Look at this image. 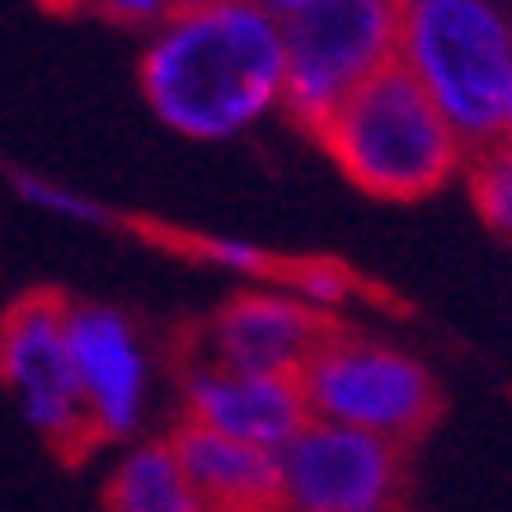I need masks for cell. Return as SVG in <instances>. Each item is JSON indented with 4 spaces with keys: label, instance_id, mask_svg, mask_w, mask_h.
Returning <instances> with one entry per match:
<instances>
[{
    "label": "cell",
    "instance_id": "1",
    "mask_svg": "<svg viewBox=\"0 0 512 512\" xmlns=\"http://www.w3.org/2000/svg\"><path fill=\"white\" fill-rule=\"evenodd\" d=\"M146 109L174 137L217 146L282 113L287 47L264 0H202L146 33L137 62Z\"/></svg>",
    "mask_w": 512,
    "mask_h": 512
},
{
    "label": "cell",
    "instance_id": "2",
    "mask_svg": "<svg viewBox=\"0 0 512 512\" xmlns=\"http://www.w3.org/2000/svg\"><path fill=\"white\" fill-rule=\"evenodd\" d=\"M348 184L381 202H419L456 184L470 146L400 62L348 94L311 132Z\"/></svg>",
    "mask_w": 512,
    "mask_h": 512
},
{
    "label": "cell",
    "instance_id": "3",
    "mask_svg": "<svg viewBox=\"0 0 512 512\" xmlns=\"http://www.w3.org/2000/svg\"><path fill=\"white\" fill-rule=\"evenodd\" d=\"M470 156L503 137L512 80V15L503 0H404L400 57Z\"/></svg>",
    "mask_w": 512,
    "mask_h": 512
},
{
    "label": "cell",
    "instance_id": "4",
    "mask_svg": "<svg viewBox=\"0 0 512 512\" xmlns=\"http://www.w3.org/2000/svg\"><path fill=\"white\" fill-rule=\"evenodd\" d=\"M296 381L311 419L386 437L395 447H414L433 433L442 414V386L433 367L400 343L362 329L334 325Z\"/></svg>",
    "mask_w": 512,
    "mask_h": 512
},
{
    "label": "cell",
    "instance_id": "5",
    "mask_svg": "<svg viewBox=\"0 0 512 512\" xmlns=\"http://www.w3.org/2000/svg\"><path fill=\"white\" fill-rule=\"evenodd\" d=\"M400 15L404 0H325L282 19V47H287L282 113L315 132L348 94L395 66Z\"/></svg>",
    "mask_w": 512,
    "mask_h": 512
},
{
    "label": "cell",
    "instance_id": "6",
    "mask_svg": "<svg viewBox=\"0 0 512 512\" xmlns=\"http://www.w3.org/2000/svg\"><path fill=\"white\" fill-rule=\"evenodd\" d=\"M0 386L19 419L62 456L94 451V433L80 400L76 362L66 343V296L24 292L0 315Z\"/></svg>",
    "mask_w": 512,
    "mask_h": 512
},
{
    "label": "cell",
    "instance_id": "7",
    "mask_svg": "<svg viewBox=\"0 0 512 512\" xmlns=\"http://www.w3.org/2000/svg\"><path fill=\"white\" fill-rule=\"evenodd\" d=\"M66 343H71L94 447L137 442L156 409V357L137 320L109 301L66 296Z\"/></svg>",
    "mask_w": 512,
    "mask_h": 512
},
{
    "label": "cell",
    "instance_id": "8",
    "mask_svg": "<svg viewBox=\"0 0 512 512\" xmlns=\"http://www.w3.org/2000/svg\"><path fill=\"white\" fill-rule=\"evenodd\" d=\"M404 451L386 437L311 419L278 451L282 512H404Z\"/></svg>",
    "mask_w": 512,
    "mask_h": 512
},
{
    "label": "cell",
    "instance_id": "9",
    "mask_svg": "<svg viewBox=\"0 0 512 512\" xmlns=\"http://www.w3.org/2000/svg\"><path fill=\"white\" fill-rule=\"evenodd\" d=\"M329 329L334 320L306 306L282 282H245L193 329L188 357L217 362L231 372L301 376Z\"/></svg>",
    "mask_w": 512,
    "mask_h": 512
},
{
    "label": "cell",
    "instance_id": "10",
    "mask_svg": "<svg viewBox=\"0 0 512 512\" xmlns=\"http://www.w3.org/2000/svg\"><path fill=\"white\" fill-rule=\"evenodd\" d=\"M179 419L249 447L282 451L311 423V409L296 376L231 372L217 362L188 357L179 367Z\"/></svg>",
    "mask_w": 512,
    "mask_h": 512
},
{
    "label": "cell",
    "instance_id": "11",
    "mask_svg": "<svg viewBox=\"0 0 512 512\" xmlns=\"http://www.w3.org/2000/svg\"><path fill=\"white\" fill-rule=\"evenodd\" d=\"M170 442L207 512H282L278 451L249 447L184 419L170 428Z\"/></svg>",
    "mask_w": 512,
    "mask_h": 512
},
{
    "label": "cell",
    "instance_id": "12",
    "mask_svg": "<svg viewBox=\"0 0 512 512\" xmlns=\"http://www.w3.org/2000/svg\"><path fill=\"white\" fill-rule=\"evenodd\" d=\"M104 512H207L184 461L165 437H137L113 461L104 484Z\"/></svg>",
    "mask_w": 512,
    "mask_h": 512
},
{
    "label": "cell",
    "instance_id": "13",
    "mask_svg": "<svg viewBox=\"0 0 512 512\" xmlns=\"http://www.w3.org/2000/svg\"><path fill=\"white\" fill-rule=\"evenodd\" d=\"M470 202L484 217V226L494 235H503L512 245V137H498L489 146H480L466 165Z\"/></svg>",
    "mask_w": 512,
    "mask_h": 512
},
{
    "label": "cell",
    "instance_id": "14",
    "mask_svg": "<svg viewBox=\"0 0 512 512\" xmlns=\"http://www.w3.org/2000/svg\"><path fill=\"white\" fill-rule=\"evenodd\" d=\"M282 287L287 292H296L306 306H315L320 315H329L334 320V311H343L348 301L357 296V273L348 264H339V259H325V254H311V259H287L282 264Z\"/></svg>",
    "mask_w": 512,
    "mask_h": 512
},
{
    "label": "cell",
    "instance_id": "15",
    "mask_svg": "<svg viewBox=\"0 0 512 512\" xmlns=\"http://www.w3.org/2000/svg\"><path fill=\"white\" fill-rule=\"evenodd\" d=\"M10 184L33 212L57 221H76V226H113V212L99 198H90L85 188L62 184V179H47V174L33 170H10Z\"/></svg>",
    "mask_w": 512,
    "mask_h": 512
},
{
    "label": "cell",
    "instance_id": "16",
    "mask_svg": "<svg viewBox=\"0 0 512 512\" xmlns=\"http://www.w3.org/2000/svg\"><path fill=\"white\" fill-rule=\"evenodd\" d=\"M184 249L188 259L217 268V273H231L240 282H278L282 264H287L278 254H268L264 245L240 240V235H193V240H184Z\"/></svg>",
    "mask_w": 512,
    "mask_h": 512
},
{
    "label": "cell",
    "instance_id": "17",
    "mask_svg": "<svg viewBox=\"0 0 512 512\" xmlns=\"http://www.w3.org/2000/svg\"><path fill=\"white\" fill-rule=\"evenodd\" d=\"M202 0H80V10H94L99 19H113L123 29H141L151 33L156 24H165L179 10H193Z\"/></svg>",
    "mask_w": 512,
    "mask_h": 512
},
{
    "label": "cell",
    "instance_id": "18",
    "mask_svg": "<svg viewBox=\"0 0 512 512\" xmlns=\"http://www.w3.org/2000/svg\"><path fill=\"white\" fill-rule=\"evenodd\" d=\"M268 10L278 19H287V15H301V10H311V5H325V0H264Z\"/></svg>",
    "mask_w": 512,
    "mask_h": 512
},
{
    "label": "cell",
    "instance_id": "19",
    "mask_svg": "<svg viewBox=\"0 0 512 512\" xmlns=\"http://www.w3.org/2000/svg\"><path fill=\"white\" fill-rule=\"evenodd\" d=\"M503 137H512V80H508V94H503Z\"/></svg>",
    "mask_w": 512,
    "mask_h": 512
},
{
    "label": "cell",
    "instance_id": "20",
    "mask_svg": "<svg viewBox=\"0 0 512 512\" xmlns=\"http://www.w3.org/2000/svg\"><path fill=\"white\" fill-rule=\"evenodd\" d=\"M62 5H76V10H80V0H62Z\"/></svg>",
    "mask_w": 512,
    "mask_h": 512
},
{
    "label": "cell",
    "instance_id": "21",
    "mask_svg": "<svg viewBox=\"0 0 512 512\" xmlns=\"http://www.w3.org/2000/svg\"><path fill=\"white\" fill-rule=\"evenodd\" d=\"M503 5H512V0H503Z\"/></svg>",
    "mask_w": 512,
    "mask_h": 512
}]
</instances>
